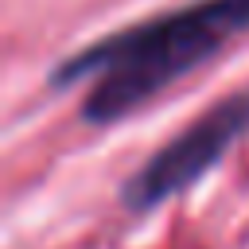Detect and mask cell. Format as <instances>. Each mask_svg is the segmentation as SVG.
I'll use <instances>...</instances> for the list:
<instances>
[{"label": "cell", "instance_id": "1", "mask_svg": "<svg viewBox=\"0 0 249 249\" xmlns=\"http://www.w3.org/2000/svg\"><path fill=\"white\" fill-rule=\"evenodd\" d=\"M249 31V0H195L175 12L121 27L97 43H86L51 70V86L93 78L82 121L113 124L163 93L183 74L210 62L226 43Z\"/></svg>", "mask_w": 249, "mask_h": 249}, {"label": "cell", "instance_id": "2", "mask_svg": "<svg viewBox=\"0 0 249 249\" xmlns=\"http://www.w3.org/2000/svg\"><path fill=\"white\" fill-rule=\"evenodd\" d=\"M245 132H249V89H237L214 101L206 113H198L160 152H152L140 163V171L121 187V202L128 210L163 206L179 191L195 187Z\"/></svg>", "mask_w": 249, "mask_h": 249}]
</instances>
